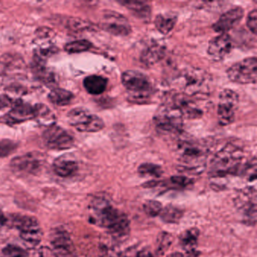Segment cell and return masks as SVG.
Returning <instances> with one entry per match:
<instances>
[{"mask_svg":"<svg viewBox=\"0 0 257 257\" xmlns=\"http://www.w3.org/2000/svg\"><path fill=\"white\" fill-rule=\"evenodd\" d=\"M183 120L181 111L169 101L161 105L153 116L156 127L162 133H179L183 127Z\"/></svg>","mask_w":257,"mask_h":257,"instance_id":"6","label":"cell"},{"mask_svg":"<svg viewBox=\"0 0 257 257\" xmlns=\"http://www.w3.org/2000/svg\"><path fill=\"white\" fill-rule=\"evenodd\" d=\"M107 79L103 76L92 75L85 78L83 81L84 88L87 92L92 95H99L104 92L107 86Z\"/></svg>","mask_w":257,"mask_h":257,"instance_id":"24","label":"cell"},{"mask_svg":"<svg viewBox=\"0 0 257 257\" xmlns=\"http://www.w3.org/2000/svg\"><path fill=\"white\" fill-rule=\"evenodd\" d=\"M91 223L108 230L115 239L125 238L130 233V221L125 213L117 209L105 196L94 197L88 205Z\"/></svg>","mask_w":257,"mask_h":257,"instance_id":"1","label":"cell"},{"mask_svg":"<svg viewBox=\"0 0 257 257\" xmlns=\"http://www.w3.org/2000/svg\"><path fill=\"white\" fill-rule=\"evenodd\" d=\"M173 237L170 233H160L157 238V248H156V254L158 256L163 255L166 251L169 249L171 245L172 244Z\"/></svg>","mask_w":257,"mask_h":257,"instance_id":"31","label":"cell"},{"mask_svg":"<svg viewBox=\"0 0 257 257\" xmlns=\"http://www.w3.org/2000/svg\"><path fill=\"white\" fill-rule=\"evenodd\" d=\"M100 25L103 31L117 37H126L132 33V26L128 20L116 12H106Z\"/></svg>","mask_w":257,"mask_h":257,"instance_id":"14","label":"cell"},{"mask_svg":"<svg viewBox=\"0 0 257 257\" xmlns=\"http://www.w3.org/2000/svg\"><path fill=\"white\" fill-rule=\"evenodd\" d=\"M243 14V10L240 7L231 9L222 14L213 25V31L220 34H227L242 20Z\"/></svg>","mask_w":257,"mask_h":257,"instance_id":"18","label":"cell"},{"mask_svg":"<svg viewBox=\"0 0 257 257\" xmlns=\"http://www.w3.org/2000/svg\"><path fill=\"white\" fill-rule=\"evenodd\" d=\"M166 49L163 45L155 42L150 43L143 51L141 55V61L146 67H152L163 59Z\"/></svg>","mask_w":257,"mask_h":257,"instance_id":"20","label":"cell"},{"mask_svg":"<svg viewBox=\"0 0 257 257\" xmlns=\"http://www.w3.org/2000/svg\"><path fill=\"white\" fill-rule=\"evenodd\" d=\"M54 172L61 177H69L78 171V163L70 155H63L54 161L52 165Z\"/></svg>","mask_w":257,"mask_h":257,"instance_id":"21","label":"cell"},{"mask_svg":"<svg viewBox=\"0 0 257 257\" xmlns=\"http://www.w3.org/2000/svg\"><path fill=\"white\" fill-rule=\"evenodd\" d=\"M67 118L70 125L80 132L94 133L104 127V122L100 117L91 114L84 108L72 109L67 115Z\"/></svg>","mask_w":257,"mask_h":257,"instance_id":"8","label":"cell"},{"mask_svg":"<svg viewBox=\"0 0 257 257\" xmlns=\"http://www.w3.org/2000/svg\"><path fill=\"white\" fill-rule=\"evenodd\" d=\"M243 159V150L232 144H228L215 154L210 162V175L222 178L235 174Z\"/></svg>","mask_w":257,"mask_h":257,"instance_id":"3","label":"cell"},{"mask_svg":"<svg viewBox=\"0 0 257 257\" xmlns=\"http://www.w3.org/2000/svg\"><path fill=\"white\" fill-rule=\"evenodd\" d=\"M232 48L233 41L231 37L227 34H219L210 40L207 53L214 61H222L231 52Z\"/></svg>","mask_w":257,"mask_h":257,"instance_id":"17","label":"cell"},{"mask_svg":"<svg viewBox=\"0 0 257 257\" xmlns=\"http://www.w3.org/2000/svg\"><path fill=\"white\" fill-rule=\"evenodd\" d=\"M28 252L21 246L9 244L3 249L1 257H27Z\"/></svg>","mask_w":257,"mask_h":257,"instance_id":"33","label":"cell"},{"mask_svg":"<svg viewBox=\"0 0 257 257\" xmlns=\"http://www.w3.org/2000/svg\"><path fill=\"white\" fill-rule=\"evenodd\" d=\"M92 44L88 40H80L67 43L64 46V50L70 54L81 53L91 49Z\"/></svg>","mask_w":257,"mask_h":257,"instance_id":"32","label":"cell"},{"mask_svg":"<svg viewBox=\"0 0 257 257\" xmlns=\"http://www.w3.org/2000/svg\"><path fill=\"white\" fill-rule=\"evenodd\" d=\"M121 82L127 91V100L134 103H148L153 93L150 78L136 70H127L121 75Z\"/></svg>","mask_w":257,"mask_h":257,"instance_id":"4","label":"cell"},{"mask_svg":"<svg viewBox=\"0 0 257 257\" xmlns=\"http://www.w3.org/2000/svg\"><path fill=\"white\" fill-rule=\"evenodd\" d=\"M177 22V15L174 13H165L158 15L155 20V26L161 34H169Z\"/></svg>","mask_w":257,"mask_h":257,"instance_id":"25","label":"cell"},{"mask_svg":"<svg viewBox=\"0 0 257 257\" xmlns=\"http://www.w3.org/2000/svg\"><path fill=\"white\" fill-rule=\"evenodd\" d=\"M159 216L167 223H178L183 218V211L175 206L168 205L163 207Z\"/></svg>","mask_w":257,"mask_h":257,"instance_id":"29","label":"cell"},{"mask_svg":"<svg viewBox=\"0 0 257 257\" xmlns=\"http://www.w3.org/2000/svg\"><path fill=\"white\" fill-rule=\"evenodd\" d=\"M176 150L182 171L198 174L205 168L208 151L203 144L189 138H180Z\"/></svg>","mask_w":257,"mask_h":257,"instance_id":"2","label":"cell"},{"mask_svg":"<svg viewBox=\"0 0 257 257\" xmlns=\"http://www.w3.org/2000/svg\"><path fill=\"white\" fill-rule=\"evenodd\" d=\"M138 173L144 177H152L159 178L163 174L162 167L153 163H144L140 165Z\"/></svg>","mask_w":257,"mask_h":257,"instance_id":"30","label":"cell"},{"mask_svg":"<svg viewBox=\"0 0 257 257\" xmlns=\"http://www.w3.org/2000/svg\"><path fill=\"white\" fill-rule=\"evenodd\" d=\"M163 209L162 203L155 200H147L144 204V210L148 216L155 217L160 215Z\"/></svg>","mask_w":257,"mask_h":257,"instance_id":"34","label":"cell"},{"mask_svg":"<svg viewBox=\"0 0 257 257\" xmlns=\"http://www.w3.org/2000/svg\"><path fill=\"white\" fill-rule=\"evenodd\" d=\"M136 257H159L156 252H153L149 248H138Z\"/></svg>","mask_w":257,"mask_h":257,"instance_id":"40","label":"cell"},{"mask_svg":"<svg viewBox=\"0 0 257 257\" xmlns=\"http://www.w3.org/2000/svg\"><path fill=\"white\" fill-rule=\"evenodd\" d=\"M238 103L239 97L235 91L229 88H225L221 91L217 107L219 124L226 126L234 122Z\"/></svg>","mask_w":257,"mask_h":257,"instance_id":"10","label":"cell"},{"mask_svg":"<svg viewBox=\"0 0 257 257\" xmlns=\"http://www.w3.org/2000/svg\"><path fill=\"white\" fill-rule=\"evenodd\" d=\"M199 230L196 228H189L180 235V242L182 247L186 251L189 256H197V246H198Z\"/></svg>","mask_w":257,"mask_h":257,"instance_id":"23","label":"cell"},{"mask_svg":"<svg viewBox=\"0 0 257 257\" xmlns=\"http://www.w3.org/2000/svg\"><path fill=\"white\" fill-rule=\"evenodd\" d=\"M34 107V112H35L34 119L37 120V122L40 125L49 127L55 124L56 117L47 106L42 104V103H38V104H36Z\"/></svg>","mask_w":257,"mask_h":257,"instance_id":"27","label":"cell"},{"mask_svg":"<svg viewBox=\"0 0 257 257\" xmlns=\"http://www.w3.org/2000/svg\"><path fill=\"white\" fill-rule=\"evenodd\" d=\"M44 165L43 155L30 153L18 156L11 161L10 167L14 172L20 174H37Z\"/></svg>","mask_w":257,"mask_h":257,"instance_id":"15","label":"cell"},{"mask_svg":"<svg viewBox=\"0 0 257 257\" xmlns=\"http://www.w3.org/2000/svg\"><path fill=\"white\" fill-rule=\"evenodd\" d=\"M7 222V216L4 214V212L0 209V228L4 226Z\"/></svg>","mask_w":257,"mask_h":257,"instance_id":"42","label":"cell"},{"mask_svg":"<svg viewBox=\"0 0 257 257\" xmlns=\"http://www.w3.org/2000/svg\"><path fill=\"white\" fill-rule=\"evenodd\" d=\"M167 257H184V255L182 252H176L169 254Z\"/></svg>","mask_w":257,"mask_h":257,"instance_id":"43","label":"cell"},{"mask_svg":"<svg viewBox=\"0 0 257 257\" xmlns=\"http://www.w3.org/2000/svg\"><path fill=\"white\" fill-rule=\"evenodd\" d=\"M228 79L240 85L256 82L257 61L255 57H249L231 65L227 70Z\"/></svg>","mask_w":257,"mask_h":257,"instance_id":"9","label":"cell"},{"mask_svg":"<svg viewBox=\"0 0 257 257\" xmlns=\"http://www.w3.org/2000/svg\"><path fill=\"white\" fill-rule=\"evenodd\" d=\"M12 225L20 232V237L30 247L40 244L43 230L38 219L30 215L16 214L12 216Z\"/></svg>","mask_w":257,"mask_h":257,"instance_id":"7","label":"cell"},{"mask_svg":"<svg viewBox=\"0 0 257 257\" xmlns=\"http://www.w3.org/2000/svg\"><path fill=\"white\" fill-rule=\"evenodd\" d=\"M169 102L181 111L184 118L192 119L202 116L203 109L198 103L199 97H190L179 93L174 94Z\"/></svg>","mask_w":257,"mask_h":257,"instance_id":"16","label":"cell"},{"mask_svg":"<svg viewBox=\"0 0 257 257\" xmlns=\"http://www.w3.org/2000/svg\"><path fill=\"white\" fill-rule=\"evenodd\" d=\"M52 251L56 257H76L74 243L68 231L62 226L55 227L49 235Z\"/></svg>","mask_w":257,"mask_h":257,"instance_id":"11","label":"cell"},{"mask_svg":"<svg viewBox=\"0 0 257 257\" xmlns=\"http://www.w3.org/2000/svg\"><path fill=\"white\" fill-rule=\"evenodd\" d=\"M177 84L181 90L179 93L190 97H203L210 88L208 76L199 69H191L182 73L177 79Z\"/></svg>","mask_w":257,"mask_h":257,"instance_id":"5","label":"cell"},{"mask_svg":"<svg viewBox=\"0 0 257 257\" xmlns=\"http://www.w3.org/2000/svg\"><path fill=\"white\" fill-rule=\"evenodd\" d=\"M34 257H56L52 252V249L47 247H43L39 249L35 254Z\"/></svg>","mask_w":257,"mask_h":257,"instance_id":"41","label":"cell"},{"mask_svg":"<svg viewBox=\"0 0 257 257\" xmlns=\"http://www.w3.org/2000/svg\"><path fill=\"white\" fill-rule=\"evenodd\" d=\"M257 10H253L249 13L246 19V26L254 35L256 34Z\"/></svg>","mask_w":257,"mask_h":257,"instance_id":"38","label":"cell"},{"mask_svg":"<svg viewBox=\"0 0 257 257\" xmlns=\"http://www.w3.org/2000/svg\"><path fill=\"white\" fill-rule=\"evenodd\" d=\"M138 246L137 245L135 246H129L127 249L120 252L117 257H136L137 252L138 250Z\"/></svg>","mask_w":257,"mask_h":257,"instance_id":"39","label":"cell"},{"mask_svg":"<svg viewBox=\"0 0 257 257\" xmlns=\"http://www.w3.org/2000/svg\"><path fill=\"white\" fill-rule=\"evenodd\" d=\"M118 4L132 12L134 16L143 20H149L151 17V7L148 3L135 0H120Z\"/></svg>","mask_w":257,"mask_h":257,"instance_id":"22","label":"cell"},{"mask_svg":"<svg viewBox=\"0 0 257 257\" xmlns=\"http://www.w3.org/2000/svg\"><path fill=\"white\" fill-rule=\"evenodd\" d=\"M74 98L73 93L63 88H55L49 94V100L57 106H67Z\"/></svg>","mask_w":257,"mask_h":257,"instance_id":"28","label":"cell"},{"mask_svg":"<svg viewBox=\"0 0 257 257\" xmlns=\"http://www.w3.org/2000/svg\"><path fill=\"white\" fill-rule=\"evenodd\" d=\"M25 67L23 60L16 55H7L0 57V74H7L21 70Z\"/></svg>","mask_w":257,"mask_h":257,"instance_id":"26","label":"cell"},{"mask_svg":"<svg viewBox=\"0 0 257 257\" xmlns=\"http://www.w3.org/2000/svg\"><path fill=\"white\" fill-rule=\"evenodd\" d=\"M34 107L28 103H13L11 110L4 117V121L9 124H19L28 120L34 119Z\"/></svg>","mask_w":257,"mask_h":257,"instance_id":"19","label":"cell"},{"mask_svg":"<svg viewBox=\"0 0 257 257\" xmlns=\"http://www.w3.org/2000/svg\"><path fill=\"white\" fill-rule=\"evenodd\" d=\"M43 142L50 150H69L74 145V140L68 132L59 126L48 127L43 135Z\"/></svg>","mask_w":257,"mask_h":257,"instance_id":"13","label":"cell"},{"mask_svg":"<svg viewBox=\"0 0 257 257\" xmlns=\"http://www.w3.org/2000/svg\"><path fill=\"white\" fill-rule=\"evenodd\" d=\"M67 25L70 30L75 32L85 31L86 30H89L91 28V25L88 22L82 20V19H77V18H71L69 19Z\"/></svg>","mask_w":257,"mask_h":257,"instance_id":"35","label":"cell"},{"mask_svg":"<svg viewBox=\"0 0 257 257\" xmlns=\"http://www.w3.org/2000/svg\"><path fill=\"white\" fill-rule=\"evenodd\" d=\"M17 147V144L10 140H4L0 141V158L10 156L16 151Z\"/></svg>","mask_w":257,"mask_h":257,"instance_id":"36","label":"cell"},{"mask_svg":"<svg viewBox=\"0 0 257 257\" xmlns=\"http://www.w3.org/2000/svg\"><path fill=\"white\" fill-rule=\"evenodd\" d=\"M237 208L242 214L243 223L254 226L256 222V192L255 189L247 188L237 195L235 200Z\"/></svg>","mask_w":257,"mask_h":257,"instance_id":"12","label":"cell"},{"mask_svg":"<svg viewBox=\"0 0 257 257\" xmlns=\"http://www.w3.org/2000/svg\"><path fill=\"white\" fill-rule=\"evenodd\" d=\"M55 37V33L50 28L42 27L39 28L36 31V38L39 41H43V40H50Z\"/></svg>","mask_w":257,"mask_h":257,"instance_id":"37","label":"cell"}]
</instances>
